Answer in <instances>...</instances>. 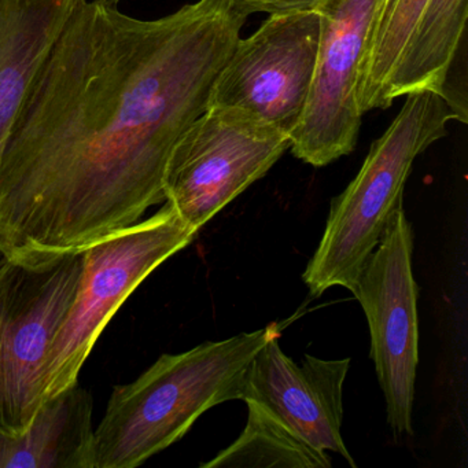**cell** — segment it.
I'll list each match as a JSON object with an SVG mask.
<instances>
[{"label":"cell","mask_w":468,"mask_h":468,"mask_svg":"<svg viewBox=\"0 0 468 468\" xmlns=\"http://www.w3.org/2000/svg\"><path fill=\"white\" fill-rule=\"evenodd\" d=\"M413 229L397 207L367 260L353 294L371 335L369 356L385 394L388 421L397 434H412L419 363V287L413 276Z\"/></svg>","instance_id":"obj_7"},{"label":"cell","mask_w":468,"mask_h":468,"mask_svg":"<svg viewBox=\"0 0 468 468\" xmlns=\"http://www.w3.org/2000/svg\"><path fill=\"white\" fill-rule=\"evenodd\" d=\"M429 0H382L364 59L360 81L361 113L379 109L383 90Z\"/></svg>","instance_id":"obj_15"},{"label":"cell","mask_w":468,"mask_h":468,"mask_svg":"<svg viewBox=\"0 0 468 468\" xmlns=\"http://www.w3.org/2000/svg\"><path fill=\"white\" fill-rule=\"evenodd\" d=\"M83 270L84 251L27 264L0 246V434H23L45 404L46 355Z\"/></svg>","instance_id":"obj_5"},{"label":"cell","mask_w":468,"mask_h":468,"mask_svg":"<svg viewBox=\"0 0 468 468\" xmlns=\"http://www.w3.org/2000/svg\"><path fill=\"white\" fill-rule=\"evenodd\" d=\"M454 119L432 91L410 92L390 127L372 144L357 176L333 198L324 234L303 279L312 297L331 287L353 292L397 207L413 161L448 135Z\"/></svg>","instance_id":"obj_3"},{"label":"cell","mask_w":468,"mask_h":468,"mask_svg":"<svg viewBox=\"0 0 468 468\" xmlns=\"http://www.w3.org/2000/svg\"><path fill=\"white\" fill-rule=\"evenodd\" d=\"M246 405L249 416L242 434L201 467H331L327 452L309 445L259 405L253 402Z\"/></svg>","instance_id":"obj_14"},{"label":"cell","mask_w":468,"mask_h":468,"mask_svg":"<svg viewBox=\"0 0 468 468\" xmlns=\"http://www.w3.org/2000/svg\"><path fill=\"white\" fill-rule=\"evenodd\" d=\"M106 2H111V4L117 5L119 2H122V0H106Z\"/></svg>","instance_id":"obj_17"},{"label":"cell","mask_w":468,"mask_h":468,"mask_svg":"<svg viewBox=\"0 0 468 468\" xmlns=\"http://www.w3.org/2000/svg\"><path fill=\"white\" fill-rule=\"evenodd\" d=\"M276 324L179 355H163L138 379L116 386L94 430V468H133L185 437L210 408L240 399L251 358Z\"/></svg>","instance_id":"obj_2"},{"label":"cell","mask_w":468,"mask_h":468,"mask_svg":"<svg viewBox=\"0 0 468 468\" xmlns=\"http://www.w3.org/2000/svg\"><path fill=\"white\" fill-rule=\"evenodd\" d=\"M290 149V138L237 112L209 108L180 139L166 168L165 202L198 232Z\"/></svg>","instance_id":"obj_6"},{"label":"cell","mask_w":468,"mask_h":468,"mask_svg":"<svg viewBox=\"0 0 468 468\" xmlns=\"http://www.w3.org/2000/svg\"><path fill=\"white\" fill-rule=\"evenodd\" d=\"M467 0H429L383 90L379 109L410 92L440 95L457 122L468 119L467 81L457 80L456 64L465 48Z\"/></svg>","instance_id":"obj_11"},{"label":"cell","mask_w":468,"mask_h":468,"mask_svg":"<svg viewBox=\"0 0 468 468\" xmlns=\"http://www.w3.org/2000/svg\"><path fill=\"white\" fill-rule=\"evenodd\" d=\"M196 235L165 202L152 218L119 229L84 250L78 295L46 355V399L78 383L84 361L117 309Z\"/></svg>","instance_id":"obj_4"},{"label":"cell","mask_w":468,"mask_h":468,"mask_svg":"<svg viewBox=\"0 0 468 468\" xmlns=\"http://www.w3.org/2000/svg\"><path fill=\"white\" fill-rule=\"evenodd\" d=\"M322 0H227L235 15L248 20L249 16L267 13L270 16L292 15V13L316 10Z\"/></svg>","instance_id":"obj_16"},{"label":"cell","mask_w":468,"mask_h":468,"mask_svg":"<svg viewBox=\"0 0 468 468\" xmlns=\"http://www.w3.org/2000/svg\"><path fill=\"white\" fill-rule=\"evenodd\" d=\"M0 468H94L91 394L76 383L46 399L23 434H0Z\"/></svg>","instance_id":"obj_13"},{"label":"cell","mask_w":468,"mask_h":468,"mask_svg":"<svg viewBox=\"0 0 468 468\" xmlns=\"http://www.w3.org/2000/svg\"><path fill=\"white\" fill-rule=\"evenodd\" d=\"M319 39L316 10L270 16L250 37L238 40L209 108L237 112L290 138L305 111Z\"/></svg>","instance_id":"obj_8"},{"label":"cell","mask_w":468,"mask_h":468,"mask_svg":"<svg viewBox=\"0 0 468 468\" xmlns=\"http://www.w3.org/2000/svg\"><path fill=\"white\" fill-rule=\"evenodd\" d=\"M382 0H322L316 65L305 111L290 136L294 157L325 166L350 154L361 127L360 81Z\"/></svg>","instance_id":"obj_9"},{"label":"cell","mask_w":468,"mask_h":468,"mask_svg":"<svg viewBox=\"0 0 468 468\" xmlns=\"http://www.w3.org/2000/svg\"><path fill=\"white\" fill-rule=\"evenodd\" d=\"M279 336H271L251 358L240 399L259 405L314 448L334 452L356 467L341 434L350 358L306 355L297 364L284 355Z\"/></svg>","instance_id":"obj_10"},{"label":"cell","mask_w":468,"mask_h":468,"mask_svg":"<svg viewBox=\"0 0 468 468\" xmlns=\"http://www.w3.org/2000/svg\"><path fill=\"white\" fill-rule=\"evenodd\" d=\"M245 23L227 0H198L150 21L83 0L0 154L5 253L53 261L165 202L172 153L209 108Z\"/></svg>","instance_id":"obj_1"},{"label":"cell","mask_w":468,"mask_h":468,"mask_svg":"<svg viewBox=\"0 0 468 468\" xmlns=\"http://www.w3.org/2000/svg\"><path fill=\"white\" fill-rule=\"evenodd\" d=\"M83 0H0V154L35 76Z\"/></svg>","instance_id":"obj_12"}]
</instances>
